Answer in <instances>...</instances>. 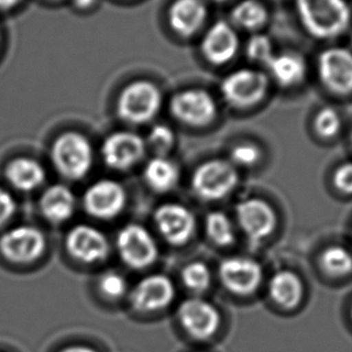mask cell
I'll return each instance as SVG.
<instances>
[{"label":"cell","instance_id":"1","mask_svg":"<svg viewBox=\"0 0 352 352\" xmlns=\"http://www.w3.org/2000/svg\"><path fill=\"white\" fill-rule=\"evenodd\" d=\"M294 6L300 25L315 39H337L351 25L347 0H294Z\"/></svg>","mask_w":352,"mask_h":352},{"label":"cell","instance_id":"2","mask_svg":"<svg viewBox=\"0 0 352 352\" xmlns=\"http://www.w3.org/2000/svg\"><path fill=\"white\" fill-rule=\"evenodd\" d=\"M270 91V76L261 70L241 68L228 74L221 82L226 103L238 110L254 108Z\"/></svg>","mask_w":352,"mask_h":352},{"label":"cell","instance_id":"3","mask_svg":"<svg viewBox=\"0 0 352 352\" xmlns=\"http://www.w3.org/2000/svg\"><path fill=\"white\" fill-rule=\"evenodd\" d=\"M51 158L62 175L80 180L94 164V148L82 134L65 132L52 144Z\"/></svg>","mask_w":352,"mask_h":352},{"label":"cell","instance_id":"4","mask_svg":"<svg viewBox=\"0 0 352 352\" xmlns=\"http://www.w3.org/2000/svg\"><path fill=\"white\" fill-rule=\"evenodd\" d=\"M162 105V94L155 83L138 80L123 88L118 94V116L124 122L142 124L156 116Z\"/></svg>","mask_w":352,"mask_h":352},{"label":"cell","instance_id":"5","mask_svg":"<svg viewBox=\"0 0 352 352\" xmlns=\"http://www.w3.org/2000/svg\"><path fill=\"white\" fill-rule=\"evenodd\" d=\"M239 182L238 170L230 161L211 160L197 168L192 188L204 201H220L230 196Z\"/></svg>","mask_w":352,"mask_h":352},{"label":"cell","instance_id":"6","mask_svg":"<svg viewBox=\"0 0 352 352\" xmlns=\"http://www.w3.org/2000/svg\"><path fill=\"white\" fill-rule=\"evenodd\" d=\"M318 76L328 92L352 94V50L342 46L323 50L318 58Z\"/></svg>","mask_w":352,"mask_h":352},{"label":"cell","instance_id":"7","mask_svg":"<svg viewBox=\"0 0 352 352\" xmlns=\"http://www.w3.org/2000/svg\"><path fill=\"white\" fill-rule=\"evenodd\" d=\"M170 113L177 121L190 127H206L217 116V104L206 89L192 88L171 98Z\"/></svg>","mask_w":352,"mask_h":352},{"label":"cell","instance_id":"8","mask_svg":"<svg viewBox=\"0 0 352 352\" xmlns=\"http://www.w3.org/2000/svg\"><path fill=\"white\" fill-rule=\"evenodd\" d=\"M118 254L123 262L134 270H142L157 258V245L146 228L128 225L118 236Z\"/></svg>","mask_w":352,"mask_h":352},{"label":"cell","instance_id":"9","mask_svg":"<svg viewBox=\"0 0 352 352\" xmlns=\"http://www.w3.org/2000/svg\"><path fill=\"white\" fill-rule=\"evenodd\" d=\"M235 212L240 228L252 243H261L267 239L278 223L274 209L259 198L240 201Z\"/></svg>","mask_w":352,"mask_h":352},{"label":"cell","instance_id":"10","mask_svg":"<svg viewBox=\"0 0 352 352\" xmlns=\"http://www.w3.org/2000/svg\"><path fill=\"white\" fill-rule=\"evenodd\" d=\"M220 279L236 296H249L258 289L263 272L258 262L249 257H230L221 263Z\"/></svg>","mask_w":352,"mask_h":352},{"label":"cell","instance_id":"11","mask_svg":"<svg viewBox=\"0 0 352 352\" xmlns=\"http://www.w3.org/2000/svg\"><path fill=\"white\" fill-rule=\"evenodd\" d=\"M240 49L239 34L232 23L219 21L206 30L201 40L204 58L214 65H225L235 58Z\"/></svg>","mask_w":352,"mask_h":352},{"label":"cell","instance_id":"12","mask_svg":"<svg viewBox=\"0 0 352 352\" xmlns=\"http://www.w3.org/2000/svg\"><path fill=\"white\" fill-rule=\"evenodd\" d=\"M44 235L30 226H21L6 232L0 239V251L16 263H27L38 258L44 252Z\"/></svg>","mask_w":352,"mask_h":352},{"label":"cell","instance_id":"13","mask_svg":"<svg viewBox=\"0 0 352 352\" xmlns=\"http://www.w3.org/2000/svg\"><path fill=\"white\" fill-rule=\"evenodd\" d=\"M182 327L190 336L206 340L220 328L221 316L212 304L201 298L187 299L179 308Z\"/></svg>","mask_w":352,"mask_h":352},{"label":"cell","instance_id":"14","mask_svg":"<svg viewBox=\"0 0 352 352\" xmlns=\"http://www.w3.org/2000/svg\"><path fill=\"white\" fill-rule=\"evenodd\" d=\"M145 153V142L132 132H116L109 135L102 146V156L109 166L126 170L137 164Z\"/></svg>","mask_w":352,"mask_h":352},{"label":"cell","instance_id":"15","mask_svg":"<svg viewBox=\"0 0 352 352\" xmlns=\"http://www.w3.org/2000/svg\"><path fill=\"white\" fill-rule=\"evenodd\" d=\"M85 209L98 219H113L126 204L123 187L113 180H100L88 188L83 197Z\"/></svg>","mask_w":352,"mask_h":352},{"label":"cell","instance_id":"16","mask_svg":"<svg viewBox=\"0 0 352 352\" xmlns=\"http://www.w3.org/2000/svg\"><path fill=\"white\" fill-rule=\"evenodd\" d=\"M155 222L168 243L182 245L191 239L196 228V220L186 206L164 204L155 214Z\"/></svg>","mask_w":352,"mask_h":352},{"label":"cell","instance_id":"17","mask_svg":"<svg viewBox=\"0 0 352 352\" xmlns=\"http://www.w3.org/2000/svg\"><path fill=\"white\" fill-rule=\"evenodd\" d=\"M67 249L78 261L94 263L107 257L109 246L100 230L91 226L80 225L69 232Z\"/></svg>","mask_w":352,"mask_h":352},{"label":"cell","instance_id":"18","mask_svg":"<svg viewBox=\"0 0 352 352\" xmlns=\"http://www.w3.org/2000/svg\"><path fill=\"white\" fill-rule=\"evenodd\" d=\"M175 289L169 278L164 275H151L142 279L132 294L134 308L140 311H156L166 308L174 299Z\"/></svg>","mask_w":352,"mask_h":352},{"label":"cell","instance_id":"19","mask_svg":"<svg viewBox=\"0 0 352 352\" xmlns=\"http://www.w3.org/2000/svg\"><path fill=\"white\" fill-rule=\"evenodd\" d=\"M206 19L208 8L203 0H175L168 12L171 30L184 38L198 33Z\"/></svg>","mask_w":352,"mask_h":352},{"label":"cell","instance_id":"20","mask_svg":"<svg viewBox=\"0 0 352 352\" xmlns=\"http://www.w3.org/2000/svg\"><path fill=\"white\" fill-rule=\"evenodd\" d=\"M265 67L268 68L270 78L286 88L298 86L308 73L305 59L300 54L289 51L275 54Z\"/></svg>","mask_w":352,"mask_h":352},{"label":"cell","instance_id":"21","mask_svg":"<svg viewBox=\"0 0 352 352\" xmlns=\"http://www.w3.org/2000/svg\"><path fill=\"white\" fill-rule=\"evenodd\" d=\"M41 211L47 220L60 223L69 220L75 210V197L68 187L54 185L50 187L40 201Z\"/></svg>","mask_w":352,"mask_h":352},{"label":"cell","instance_id":"22","mask_svg":"<svg viewBox=\"0 0 352 352\" xmlns=\"http://www.w3.org/2000/svg\"><path fill=\"white\" fill-rule=\"evenodd\" d=\"M270 294L275 303L285 309H294L303 298V284L298 275L280 270L270 283Z\"/></svg>","mask_w":352,"mask_h":352},{"label":"cell","instance_id":"23","mask_svg":"<svg viewBox=\"0 0 352 352\" xmlns=\"http://www.w3.org/2000/svg\"><path fill=\"white\" fill-rule=\"evenodd\" d=\"M6 177L21 191H32L45 180L44 168L32 158H16L6 166Z\"/></svg>","mask_w":352,"mask_h":352},{"label":"cell","instance_id":"24","mask_svg":"<svg viewBox=\"0 0 352 352\" xmlns=\"http://www.w3.org/2000/svg\"><path fill=\"white\" fill-rule=\"evenodd\" d=\"M144 176L152 190L166 192L179 182V169L170 160L164 156H157L147 163Z\"/></svg>","mask_w":352,"mask_h":352},{"label":"cell","instance_id":"25","mask_svg":"<svg viewBox=\"0 0 352 352\" xmlns=\"http://www.w3.org/2000/svg\"><path fill=\"white\" fill-rule=\"evenodd\" d=\"M268 10L259 0H241L233 8L230 19L235 28L257 32L268 21Z\"/></svg>","mask_w":352,"mask_h":352},{"label":"cell","instance_id":"26","mask_svg":"<svg viewBox=\"0 0 352 352\" xmlns=\"http://www.w3.org/2000/svg\"><path fill=\"white\" fill-rule=\"evenodd\" d=\"M320 263L322 270L332 276H346L352 273V254L340 245L324 250Z\"/></svg>","mask_w":352,"mask_h":352},{"label":"cell","instance_id":"27","mask_svg":"<svg viewBox=\"0 0 352 352\" xmlns=\"http://www.w3.org/2000/svg\"><path fill=\"white\" fill-rule=\"evenodd\" d=\"M206 230L211 241L217 246L226 248L234 243V227L223 212L214 211L206 216Z\"/></svg>","mask_w":352,"mask_h":352},{"label":"cell","instance_id":"28","mask_svg":"<svg viewBox=\"0 0 352 352\" xmlns=\"http://www.w3.org/2000/svg\"><path fill=\"white\" fill-rule=\"evenodd\" d=\"M314 131L323 140H331L342 131V118L336 109L322 108L314 118Z\"/></svg>","mask_w":352,"mask_h":352},{"label":"cell","instance_id":"29","mask_svg":"<svg viewBox=\"0 0 352 352\" xmlns=\"http://www.w3.org/2000/svg\"><path fill=\"white\" fill-rule=\"evenodd\" d=\"M182 281L186 285L187 289L196 294L206 292L211 285L210 270L201 262L188 264L182 272Z\"/></svg>","mask_w":352,"mask_h":352},{"label":"cell","instance_id":"30","mask_svg":"<svg viewBox=\"0 0 352 352\" xmlns=\"http://www.w3.org/2000/svg\"><path fill=\"white\" fill-rule=\"evenodd\" d=\"M245 52L250 60L264 65H267L275 54L274 46L270 36L261 33H256L248 40Z\"/></svg>","mask_w":352,"mask_h":352},{"label":"cell","instance_id":"31","mask_svg":"<svg viewBox=\"0 0 352 352\" xmlns=\"http://www.w3.org/2000/svg\"><path fill=\"white\" fill-rule=\"evenodd\" d=\"M262 157V152L259 147L251 142H243L235 145L230 150V163L238 168H250L258 163Z\"/></svg>","mask_w":352,"mask_h":352},{"label":"cell","instance_id":"32","mask_svg":"<svg viewBox=\"0 0 352 352\" xmlns=\"http://www.w3.org/2000/svg\"><path fill=\"white\" fill-rule=\"evenodd\" d=\"M175 142V135L170 128L164 124H156L151 128L147 137V142L158 156H163L169 151Z\"/></svg>","mask_w":352,"mask_h":352},{"label":"cell","instance_id":"33","mask_svg":"<svg viewBox=\"0 0 352 352\" xmlns=\"http://www.w3.org/2000/svg\"><path fill=\"white\" fill-rule=\"evenodd\" d=\"M99 287L107 297L118 298L126 292L127 283L124 278L118 273H107L102 276Z\"/></svg>","mask_w":352,"mask_h":352},{"label":"cell","instance_id":"34","mask_svg":"<svg viewBox=\"0 0 352 352\" xmlns=\"http://www.w3.org/2000/svg\"><path fill=\"white\" fill-rule=\"evenodd\" d=\"M334 184L340 191L352 195V162L338 168L334 173Z\"/></svg>","mask_w":352,"mask_h":352},{"label":"cell","instance_id":"35","mask_svg":"<svg viewBox=\"0 0 352 352\" xmlns=\"http://www.w3.org/2000/svg\"><path fill=\"white\" fill-rule=\"evenodd\" d=\"M15 210L16 203L14 197L11 196L9 192L0 188V226L10 220Z\"/></svg>","mask_w":352,"mask_h":352},{"label":"cell","instance_id":"36","mask_svg":"<svg viewBox=\"0 0 352 352\" xmlns=\"http://www.w3.org/2000/svg\"><path fill=\"white\" fill-rule=\"evenodd\" d=\"M19 3H21V0H0V10H9Z\"/></svg>","mask_w":352,"mask_h":352},{"label":"cell","instance_id":"37","mask_svg":"<svg viewBox=\"0 0 352 352\" xmlns=\"http://www.w3.org/2000/svg\"><path fill=\"white\" fill-rule=\"evenodd\" d=\"M75 6H78V9H87L89 6L94 4L96 0H73Z\"/></svg>","mask_w":352,"mask_h":352},{"label":"cell","instance_id":"38","mask_svg":"<svg viewBox=\"0 0 352 352\" xmlns=\"http://www.w3.org/2000/svg\"><path fill=\"white\" fill-rule=\"evenodd\" d=\"M60 352H97L86 346H70L68 349H64L63 351Z\"/></svg>","mask_w":352,"mask_h":352},{"label":"cell","instance_id":"39","mask_svg":"<svg viewBox=\"0 0 352 352\" xmlns=\"http://www.w3.org/2000/svg\"><path fill=\"white\" fill-rule=\"evenodd\" d=\"M212 1H216V3H225V1H228V0H212Z\"/></svg>","mask_w":352,"mask_h":352},{"label":"cell","instance_id":"40","mask_svg":"<svg viewBox=\"0 0 352 352\" xmlns=\"http://www.w3.org/2000/svg\"><path fill=\"white\" fill-rule=\"evenodd\" d=\"M350 40H351V45H352V30H351V34H350Z\"/></svg>","mask_w":352,"mask_h":352},{"label":"cell","instance_id":"41","mask_svg":"<svg viewBox=\"0 0 352 352\" xmlns=\"http://www.w3.org/2000/svg\"><path fill=\"white\" fill-rule=\"evenodd\" d=\"M351 142H352V132H351Z\"/></svg>","mask_w":352,"mask_h":352},{"label":"cell","instance_id":"42","mask_svg":"<svg viewBox=\"0 0 352 352\" xmlns=\"http://www.w3.org/2000/svg\"><path fill=\"white\" fill-rule=\"evenodd\" d=\"M351 316H352V308H351Z\"/></svg>","mask_w":352,"mask_h":352}]
</instances>
